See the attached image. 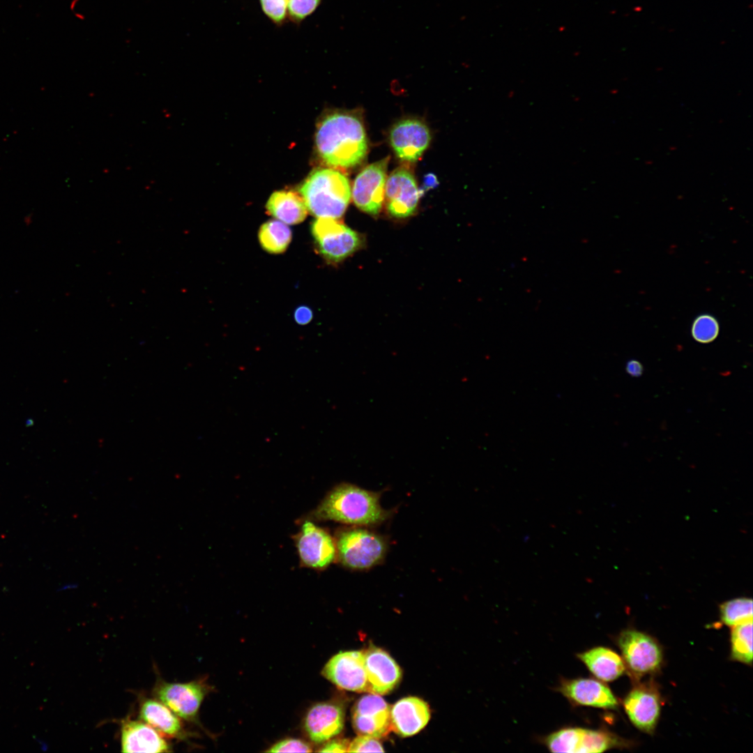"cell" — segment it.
<instances>
[{
  "mask_svg": "<svg viewBox=\"0 0 753 753\" xmlns=\"http://www.w3.org/2000/svg\"><path fill=\"white\" fill-rule=\"evenodd\" d=\"M315 144L319 156L334 167H354L368 151L363 123L357 115L349 112L326 116L319 125Z\"/></svg>",
  "mask_w": 753,
  "mask_h": 753,
  "instance_id": "1",
  "label": "cell"
},
{
  "mask_svg": "<svg viewBox=\"0 0 753 753\" xmlns=\"http://www.w3.org/2000/svg\"><path fill=\"white\" fill-rule=\"evenodd\" d=\"M379 497L378 493L343 483L328 492L314 516L355 526L379 524L390 516V512L380 505Z\"/></svg>",
  "mask_w": 753,
  "mask_h": 753,
  "instance_id": "2",
  "label": "cell"
},
{
  "mask_svg": "<svg viewBox=\"0 0 753 753\" xmlns=\"http://www.w3.org/2000/svg\"><path fill=\"white\" fill-rule=\"evenodd\" d=\"M300 192L312 215L334 219L342 216L351 196L348 178L331 168L319 169L310 174L302 184Z\"/></svg>",
  "mask_w": 753,
  "mask_h": 753,
  "instance_id": "3",
  "label": "cell"
},
{
  "mask_svg": "<svg viewBox=\"0 0 753 753\" xmlns=\"http://www.w3.org/2000/svg\"><path fill=\"white\" fill-rule=\"evenodd\" d=\"M335 545L336 558L340 563L354 570L368 569L379 564L387 550V544L383 537L362 528L340 531Z\"/></svg>",
  "mask_w": 753,
  "mask_h": 753,
  "instance_id": "4",
  "label": "cell"
},
{
  "mask_svg": "<svg viewBox=\"0 0 753 753\" xmlns=\"http://www.w3.org/2000/svg\"><path fill=\"white\" fill-rule=\"evenodd\" d=\"M543 742L552 752L568 753L602 752L628 745L610 731L582 727L563 728L546 736Z\"/></svg>",
  "mask_w": 753,
  "mask_h": 753,
  "instance_id": "5",
  "label": "cell"
},
{
  "mask_svg": "<svg viewBox=\"0 0 753 753\" xmlns=\"http://www.w3.org/2000/svg\"><path fill=\"white\" fill-rule=\"evenodd\" d=\"M618 645L630 674L640 678L657 671L662 663V651L650 635L635 630H625L618 636Z\"/></svg>",
  "mask_w": 753,
  "mask_h": 753,
  "instance_id": "6",
  "label": "cell"
},
{
  "mask_svg": "<svg viewBox=\"0 0 753 753\" xmlns=\"http://www.w3.org/2000/svg\"><path fill=\"white\" fill-rule=\"evenodd\" d=\"M312 234L319 252L330 262L344 260L362 245L356 231L334 218H318L312 223Z\"/></svg>",
  "mask_w": 753,
  "mask_h": 753,
  "instance_id": "7",
  "label": "cell"
},
{
  "mask_svg": "<svg viewBox=\"0 0 753 753\" xmlns=\"http://www.w3.org/2000/svg\"><path fill=\"white\" fill-rule=\"evenodd\" d=\"M208 691L209 685L201 680L169 683L158 678L153 695L180 718L195 722L201 703Z\"/></svg>",
  "mask_w": 753,
  "mask_h": 753,
  "instance_id": "8",
  "label": "cell"
},
{
  "mask_svg": "<svg viewBox=\"0 0 753 753\" xmlns=\"http://www.w3.org/2000/svg\"><path fill=\"white\" fill-rule=\"evenodd\" d=\"M389 157L369 165L356 176L352 188L356 206L368 214L377 215L383 205Z\"/></svg>",
  "mask_w": 753,
  "mask_h": 753,
  "instance_id": "9",
  "label": "cell"
},
{
  "mask_svg": "<svg viewBox=\"0 0 753 753\" xmlns=\"http://www.w3.org/2000/svg\"><path fill=\"white\" fill-rule=\"evenodd\" d=\"M296 542L301 563L307 568L323 570L336 558L335 541L310 521L303 524Z\"/></svg>",
  "mask_w": 753,
  "mask_h": 753,
  "instance_id": "10",
  "label": "cell"
},
{
  "mask_svg": "<svg viewBox=\"0 0 753 753\" xmlns=\"http://www.w3.org/2000/svg\"><path fill=\"white\" fill-rule=\"evenodd\" d=\"M322 674L340 689L367 692L363 651H344L335 655L324 666Z\"/></svg>",
  "mask_w": 753,
  "mask_h": 753,
  "instance_id": "11",
  "label": "cell"
},
{
  "mask_svg": "<svg viewBox=\"0 0 753 753\" xmlns=\"http://www.w3.org/2000/svg\"><path fill=\"white\" fill-rule=\"evenodd\" d=\"M352 724L358 735L383 738L391 730L390 706L379 694L365 695L353 706Z\"/></svg>",
  "mask_w": 753,
  "mask_h": 753,
  "instance_id": "12",
  "label": "cell"
},
{
  "mask_svg": "<svg viewBox=\"0 0 753 753\" xmlns=\"http://www.w3.org/2000/svg\"><path fill=\"white\" fill-rule=\"evenodd\" d=\"M625 711L631 722L640 731L652 733L661 710L659 692L652 684L634 687L623 701Z\"/></svg>",
  "mask_w": 753,
  "mask_h": 753,
  "instance_id": "13",
  "label": "cell"
},
{
  "mask_svg": "<svg viewBox=\"0 0 753 753\" xmlns=\"http://www.w3.org/2000/svg\"><path fill=\"white\" fill-rule=\"evenodd\" d=\"M384 195L388 213L400 218L409 217L415 212L420 192L411 172L400 167L387 178Z\"/></svg>",
  "mask_w": 753,
  "mask_h": 753,
  "instance_id": "14",
  "label": "cell"
},
{
  "mask_svg": "<svg viewBox=\"0 0 753 753\" xmlns=\"http://www.w3.org/2000/svg\"><path fill=\"white\" fill-rule=\"evenodd\" d=\"M431 135L420 120L405 119L396 123L390 132V142L395 155L403 161L415 162L429 146Z\"/></svg>",
  "mask_w": 753,
  "mask_h": 753,
  "instance_id": "15",
  "label": "cell"
},
{
  "mask_svg": "<svg viewBox=\"0 0 753 753\" xmlns=\"http://www.w3.org/2000/svg\"><path fill=\"white\" fill-rule=\"evenodd\" d=\"M558 691L575 706L615 709L618 701L611 690L602 682L590 678H563Z\"/></svg>",
  "mask_w": 753,
  "mask_h": 753,
  "instance_id": "16",
  "label": "cell"
},
{
  "mask_svg": "<svg viewBox=\"0 0 753 753\" xmlns=\"http://www.w3.org/2000/svg\"><path fill=\"white\" fill-rule=\"evenodd\" d=\"M367 692L379 695L390 692L402 678L401 669L390 655L374 646L363 651Z\"/></svg>",
  "mask_w": 753,
  "mask_h": 753,
  "instance_id": "17",
  "label": "cell"
},
{
  "mask_svg": "<svg viewBox=\"0 0 753 753\" xmlns=\"http://www.w3.org/2000/svg\"><path fill=\"white\" fill-rule=\"evenodd\" d=\"M344 723V708L335 702H321L308 710L304 728L309 738L314 743L325 742L338 735Z\"/></svg>",
  "mask_w": 753,
  "mask_h": 753,
  "instance_id": "18",
  "label": "cell"
},
{
  "mask_svg": "<svg viewBox=\"0 0 753 753\" xmlns=\"http://www.w3.org/2000/svg\"><path fill=\"white\" fill-rule=\"evenodd\" d=\"M121 747L123 752H169L165 737L144 721L125 719L121 724Z\"/></svg>",
  "mask_w": 753,
  "mask_h": 753,
  "instance_id": "19",
  "label": "cell"
},
{
  "mask_svg": "<svg viewBox=\"0 0 753 753\" xmlns=\"http://www.w3.org/2000/svg\"><path fill=\"white\" fill-rule=\"evenodd\" d=\"M429 717L426 702L415 697H405L390 708L391 730L402 737L411 736L422 730Z\"/></svg>",
  "mask_w": 753,
  "mask_h": 753,
  "instance_id": "20",
  "label": "cell"
},
{
  "mask_svg": "<svg viewBox=\"0 0 753 753\" xmlns=\"http://www.w3.org/2000/svg\"><path fill=\"white\" fill-rule=\"evenodd\" d=\"M139 717L163 737L177 740H185L188 737L189 733L180 717L155 698L141 699Z\"/></svg>",
  "mask_w": 753,
  "mask_h": 753,
  "instance_id": "21",
  "label": "cell"
},
{
  "mask_svg": "<svg viewBox=\"0 0 753 753\" xmlns=\"http://www.w3.org/2000/svg\"><path fill=\"white\" fill-rule=\"evenodd\" d=\"M577 657L598 679L611 682L625 670L623 659L610 648L598 646L578 653Z\"/></svg>",
  "mask_w": 753,
  "mask_h": 753,
  "instance_id": "22",
  "label": "cell"
},
{
  "mask_svg": "<svg viewBox=\"0 0 753 753\" xmlns=\"http://www.w3.org/2000/svg\"><path fill=\"white\" fill-rule=\"evenodd\" d=\"M266 207L269 215L287 225L303 222L308 211L302 196L290 190L273 192Z\"/></svg>",
  "mask_w": 753,
  "mask_h": 753,
  "instance_id": "23",
  "label": "cell"
},
{
  "mask_svg": "<svg viewBox=\"0 0 753 753\" xmlns=\"http://www.w3.org/2000/svg\"><path fill=\"white\" fill-rule=\"evenodd\" d=\"M258 238L262 248L272 254H280L286 250L291 240V231L287 224L276 220L264 223L258 232Z\"/></svg>",
  "mask_w": 753,
  "mask_h": 753,
  "instance_id": "24",
  "label": "cell"
},
{
  "mask_svg": "<svg viewBox=\"0 0 753 753\" xmlns=\"http://www.w3.org/2000/svg\"><path fill=\"white\" fill-rule=\"evenodd\" d=\"M731 628V658L751 665L752 663V619Z\"/></svg>",
  "mask_w": 753,
  "mask_h": 753,
  "instance_id": "25",
  "label": "cell"
},
{
  "mask_svg": "<svg viewBox=\"0 0 753 753\" xmlns=\"http://www.w3.org/2000/svg\"><path fill=\"white\" fill-rule=\"evenodd\" d=\"M720 619L727 626L752 619V600L738 598L724 602L720 606Z\"/></svg>",
  "mask_w": 753,
  "mask_h": 753,
  "instance_id": "26",
  "label": "cell"
},
{
  "mask_svg": "<svg viewBox=\"0 0 753 753\" xmlns=\"http://www.w3.org/2000/svg\"><path fill=\"white\" fill-rule=\"evenodd\" d=\"M719 324L717 319L710 314H701L697 317L692 326V335L700 343L713 342L718 335Z\"/></svg>",
  "mask_w": 753,
  "mask_h": 753,
  "instance_id": "27",
  "label": "cell"
},
{
  "mask_svg": "<svg viewBox=\"0 0 753 753\" xmlns=\"http://www.w3.org/2000/svg\"><path fill=\"white\" fill-rule=\"evenodd\" d=\"M321 0H288L287 15L295 23H300L312 15Z\"/></svg>",
  "mask_w": 753,
  "mask_h": 753,
  "instance_id": "28",
  "label": "cell"
},
{
  "mask_svg": "<svg viewBox=\"0 0 753 753\" xmlns=\"http://www.w3.org/2000/svg\"><path fill=\"white\" fill-rule=\"evenodd\" d=\"M263 13L274 24H282L288 17V0H259Z\"/></svg>",
  "mask_w": 753,
  "mask_h": 753,
  "instance_id": "29",
  "label": "cell"
},
{
  "mask_svg": "<svg viewBox=\"0 0 753 753\" xmlns=\"http://www.w3.org/2000/svg\"><path fill=\"white\" fill-rule=\"evenodd\" d=\"M349 752H384L383 746L379 743L377 738L367 736H361L354 738L351 743H349L348 751Z\"/></svg>",
  "mask_w": 753,
  "mask_h": 753,
  "instance_id": "30",
  "label": "cell"
},
{
  "mask_svg": "<svg viewBox=\"0 0 753 753\" xmlns=\"http://www.w3.org/2000/svg\"><path fill=\"white\" fill-rule=\"evenodd\" d=\"M268 752H311L312 749L308 743L297 738H287L280 740L270 749Z\"/></svg>",
  "mask_w": 753,
  "mask_h": 753,
  "instance_id": "31",
  "label": "cell"
},
{
  "mask_svg": "<svg viewBox=\"0 0 753 753\" xmlns=\"http://www.w3.org/2000/svg\"><path fill=\"white\" fill-rule=\"evenodd\" d=\"M349 743L347 740L336 739L325 744L319 750L321 752H346L348 751Z\"/></svg>",
  "mask_w": 753,
  "mask_h": 753,
  "instance_id": "32",
  "label": "cell"
},
{
  "mask_svg": "<svg viewBox=\"0 0 753 753\" xmlns=\"http://www.w3.org/2000/svg\"><path fill=\"white\" fill-rule=\"evenodd\" d=\"M294 319L297 324L305 325L311 321L312 312L308 307L300 306L295 310Z\"/></svg>",
  "mask_w": 753,
  "mask_h": 753,
  "instance_id": "33",
  "label": "cell"
},
{
  "mask_svg": "<svg viewBox=\"0 0 753 753\" xmlns=\"http://www.w3.org/2000/svg\"><path fill=\"white\" fill-rule=\"evenodd\" d=\"M641 363L636 360H630L626 365V372L632 376L638 377L643 373Z\"/></svg>",
  "mask_w": 753,
  "mask_h": 753,
  "instance_id": "34",
  "label": "cell"
},
{
  "mask_svg": "<svg viewBox=\"0 0 753 753\" xmlns=\"http://www.w3.org/2000/svg\"><path fill=\"white\" fill-rule=\"evenodd\" d=\"M34 738H35L36 742L38 744L41 751H43V752L47 751V750L49 748V745H48L47 742H45L44 740H43V739H41L40 738H36L35 737Z\"/></svg>",
  "mask_w": 753,
  "mask_h": 753,
  "instance_id": "35",
  "label": "cell"
},
{
  "mask_svg": "<svg viewBox=\"0 0 753 753\" xmlns=\"http://www.w3.org/2000/svg\"><path fill=\"white\" fill-rule=\"evenodd\" d=\"M77 586H78V584H76V583H74V582H73V583L72 582L71 583L70 582V583H66V584L61 585L59 587L58 591H66V590H68V589H73V588L77 587Z\"/></svg>",
  "mask_w": 753,
  "mask_h": 753,
  "instance_id": "36",
  "label": "cell"
},
{
  "mask_svg": "<svg viewBox=\"0 0 753 753\" xmlns=\"http://www.w3.org/2000/svg\"><path fill=\"white\" fill-rule=\"evenodd\" d=\"M427 176L428 177L425 178V182H426L425 185H427L428 187H430L431 185L434 186L435 181H436L435 177L432 174H429V175H427Z\"/></svg>",
  "mask_w": 753,
  "mask_h": 753,
  "instance_id": "37",
  "label": "cell"
},
{
  "mask_svg": "<svg viewBox=\"0 0 753 753\" xmlns=\"http://www.w3.org/2000/svg\"><path fill=\"white\" fill-rule=\"evenodd\" d=\"M33 423L34 421L31 418H28L26 421V425L28 427L33 425Z\"/></svg>",
  "mask_w": 753,
  "mask_h": 753,
  "instance_id": "38",
  "label": "cell"
}]
</instances>
